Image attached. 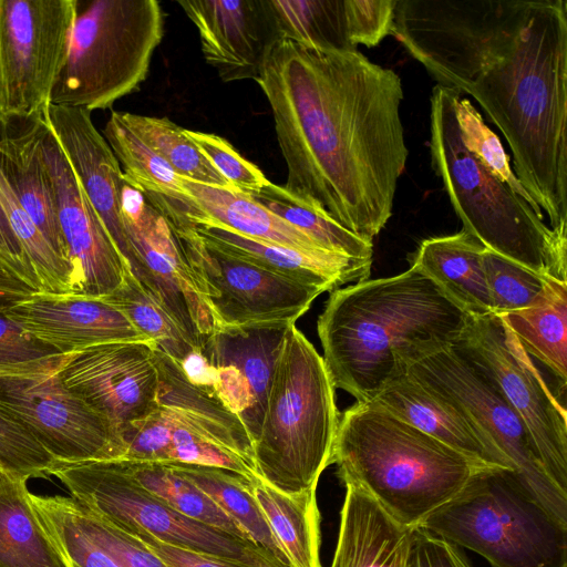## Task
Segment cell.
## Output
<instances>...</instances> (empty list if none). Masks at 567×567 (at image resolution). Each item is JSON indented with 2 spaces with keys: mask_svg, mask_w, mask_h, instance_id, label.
Returning a JSON list of instances; mask_svg holds the SVG:
<instances>
[{
  "mask_svg": "<svg viewBox=\"0 0 567 567\" xmlns=\"http://www.w3.org/2000/svg\"><path fill=\"white\" fill-rule=\"evenodd\" d=\"M156 344L114 341L64 354L58 372L65 386L117 431L157 406Z\"/></svg>",
  "mask_w": 567,
  "mask_h": 567,
  "instance_id": "2e32d148",
  "label": "cell"
},
{
  "mask_svg": "<svg viewBox=\"0 0 567 567\" xmlns=\"http://www.w3.org/2000/svg\"><path fill=\"white\" fill-rule=\"evenodd\" d=\"M331 463L344 486L365 491L412 528L492 467L371 401L357 402L341 414Z\"/></svg>",
  "mask_w": 567,
  "mask_h": 567,
  "instance_id": "277c9868",
  "label": "cell"
},
{
  "mask_svg": "<svg viewBox=\"0 0 567 567\" xmlns=\"http://www.w3.org/2000/svg\"><path fill=\"white\" fill-rule=\"evenodd\" d=\"M164 23L156 0H74L68 51L49 104L91 113L138 91Z\"/></svg>",
  "mask_w": 567,
  "mask_h": 567,
  "instance_id": "52a82bcc",
  "label": "cell"
},
{
  "mask_svg": "<svg viewBox=\"0 0 567 567\" xmlns=\"http://www.w3.org/2000/svg\"><path fill=\"white\" fill-rule=\"evenodd\" d=\"M91 113L49 104L45 117L84 194L102 220L131 274L136 259L121 212L123 172L107 142L95 128Z\"/></svg>",
  "mask_w": 567,
  "mask_h": 567,
  "instance_id": "44dd1931",
  "label": "cell"
},
{
  "mask_svg": "<svg viewBox=\"0 0 567 567\" xmlns=\"http://www.w3.org/2000/svg\"><path fill=\"white\" fill-rule=\"evenodd\" d=\"M56 461L20 425L0 411V468L16 477H49Z\"/></svg>",
  "mask_w": 567,
  "mask_h": 567,
  "instance_id": "7bdbcfd3",
  "label": "cell"
},
{
  "mask_svg": "<svg viewBox=\"0 0 567 567\" xmlns=\"http://www.w3.org/2000/svg\"><path fill=\"white\" fill-rule=\"evenodd\" d=\"M419 527L481 555L491 567H567V523L511 470L482 471Z\"/></svg>",
  "mask_w": 567,
  "mask_h": 567,
  "instance_id": "ba28073f",
  "label": "cell"
},
{
  "mask_svg": "<svg viewBox=\"0 0 567 567\" xmlns=\"http://www.w3.org/2000/svg\"><path fill=\"white\" fill-rule=\"evenodd\" d=\"M182 187L195 208L187 219L190 225L212 224L261 241L300 250H323L309 236L266 209L250 195L183 177Z\"/></svg>",
  "mask_w": 567,
  "mask_h": 567,
  "instance_id": "4316f807",
  "label": "cell"
},
{
  "mask_svg": "<svg viewBox=\"0 0 567 567\" xmlns=\"http://www.w3.org/2000/svg\"><path fill=\"white\" fill-rule=\"evenodd\" d=\"M268 322L216 327L197 349L208 370V392L241 421L257 440L276 364L289 328Z\"/></svg>",
  "mask_w": 567,
  "mask_h": 567,
  "instance_id": "e0dca14e",
  "label": "cell"
},
{
  "mask_svg": "<svg viewBox=\"0 0 567 567\" xmlns=\"http://www.w3.org/2000/svg\"><path fill=\"white\" fill-rule=\"evenodd\" d=\"M73 21L74 0H0V113L45 112Z\"/></svg>",
  "mask_w": 567,
  "mask_h": 567,
  "instance_id": "5bb4252c",
  "label": "cell"
},
{
  "mask_svg": "<svg viewBox=\"0 0 567 567\" xmlns=\"http://www.w3.org/2000/svg\"><path fill=\"white\" fill-rule=\"evenodd\" d=\"M45 121V112L0 113V174L54 250L70 262L58 220L53 185L41 150Z\"/></svg>",
  "mask_w": 567,
  "mask_h": 567,
  "instance_id": "7402d4cb",
  "label": "cell"
},
{
  "mask_svg": "<svg viewBox=\"0 0 567 567\" xmlns=\"http://www.w3.org/2000/svg\"><path fill=\"white\" fill-rule=\"evenodd\" d=\"M192 227L199 237L223 251L322 292L333 291L350 281L369 279L371 271L372 260L323 250L295 249L212 224Z\"/></svg>",
  "mask_w": 567,
  "mask_h": 567,
  "instance_id": "603a6c76",
  "label": "cell"
},
{
  "mask_svg": "<svg viewBox=\"0 0 567 567\" xmlns=\"http://www.w3.org/2000/svg\"><path fill=\"white\" fill-rule=\"evenodd\" d=\"M27 478H0V567H65L29 501Z\"/></svg>",
  "mask_w": 567,
  "mask_h": 567,
  "instance_id": "f546056e",
  "label": "cell"
},
{
  "mask_svg": "<svg viewBox=\"0 0 567 567\" xmlns=\"http://www.w3.org/2000/svg\"><path fill=\"white\" fill-rule=\"evenodd\" d=\"M266 209L309 236L321 249L372 260L373 244L296 199L282 185L267 184L251 196Z\"/></svg>",
  "mask_w": 567,
  "mask_h": 567,
  "instance_id": "d590c367",
  "label": "cell"
},
{
  "mask_svg": "<svg viewBox=\"0 0 567 567\" xmlns=\"http://www.w3.org/2000/svg\"><path fill=\"white\" fill-rule=\"evenodd\" d=\"M457 344L494 380L527 429L550 481L567 493V413L501 316L468 315Z\"/></svg>",
  "mask_w": 567,
  "mask_h": 567,
  "instance_id": "7c38bea8",
  "label": "cell"
},
{
  "mask_svg": "<svg viewBox=\"0 0 567 567\" xmlns=\"http://www.w3.org/2000/svg\"><path fill=\"white\" fill-rule=\"evenodd\" d=\"M3 308L0 307V373L22 369L61 354L10 320L3 313Z\"/></svg>",
  "mask_w": 567,
  "mask_h": 567,
  "instance_id": "bcb514c9",
  "label": "cell"
},
{
  "mask_svg": "<svg viewBox=\"0 0 567 567\" xmlns=\"http://www.w3.org/2000/svg\"><path fill=\"white\" fill-rule=\"evenodd\" d=\"M122 121L181 177L234 188L189 140L185 128L168 117L118 111Z\"/></svg>",
  "mask_w": 567,
  "mask_h": 567,
  "instance_id": "e575fe53",
  "label": "cell"
},
{
  "mask_svg": "<svg viewBox=\"0 0 567 567\" xmlns=\"http://www.w3.org/2000/svg\"><path fill=\"white\" fill-rule=\"evenodd\" d=\"M121 460L143 488L175 511L198 522L250 539L205 492L167 463Z\"/></svg>",
  "mask_w": 567,
  "mask_h": 567,
  "instance_id": "836d02e7",
  "label": "cell"
},
{
  "mask_svg": "<svg viewBox=\"0 0 567 567\" xmlns=\"http://www.w3.org/2000/svg\"><path fill=\"white\" fill-rule=\"evenodd\" d=\"M2 472H3V471L0 468V478H1V474H2Z\"/></svg>",
  "mask_w": 567,
  "mask_h": 567,
  "instance_id": "816d5d0a",
  "label": "cell"
},
{
  "mask_svg": "<svg viewBox=\"0 0 567 567\" xmlns=\"http://www.w3.org/2000/svg\"><path fill=\"white\" fill-rule=\"evenodd\" d=\"M3 313L61 354L106 342L151 340L100 298L40 291L4 307Z\"/></svg>",
  "mask_w": 567,
  "mask_h": 567,
  "instance_id": "ffe728a7",
  "label": "cell"
},
{
  "mask_svg": "<svg viewBox=\"0 0 567 567\" xmlns=\"http://www.w3.org/2000/svg\"><path fill=\"white\" fill-rule=\"evenodd\" d=\"M391 34L439 85L478 102L567 236V1L396 0Z\"/></svg>",
  "mask_w": 567,
  "mask_h": 567,
  "instance_id": "6da1fadb",
  "label": "cell"
},
{
  "mask_svg": "<svg viewBox=\"0 0 567 567\" xmlns=\"http://www.w3.org/2000/svg\"><path fill=\"white\" fill-rule=\"evenodd\" d=\"M405 567H472L455 544L422 528L414 527Z\"/></svg>",
  "mask_w": 567,
  "mask_h": 567,
  "instance_id": "7dc6e473",
  "label": "cell"
},
{
  "mask_svg": "<svg viewBox=\"0 0 567 567\" xmlns=\"http://www.w3.org/2000/svg\"><path fill=\"white\" fill-rule=\"evenodd\" d=\"M501 317L525 352L539 360L566 388L567 282L555 281L537 303Z\"/></svg>",
  "mask_w": 567,
  "mask_h": 567,
  "instance_id": "4dcf8cb0",
  "label": "cell"
},
{
  "mask_svg": "<svg viewBox=\"0 0 567 567\" xmlns=\"http://www.w3.org/2000/svg\"><path fill=\"white\" fill-rule=\"evenodd\" d=\"M205 492L264 550L291 567L262 511L246 486V476L207 465L165 462Z\"/></svg>",
  "mask_w": 567,
  "mask_h": 567,
  "instance_id": "1f68e13d",
  "label": "cell"
},
{
  "mask_svg": "<svg viewBox=\"0 0 567 567\" xmlns=\"http://www.w3.org/2000/svg\"><path fill=\"white\" fill-rule=\"evenodd\" d=\"M0 193L11 228L42 292L73 295V267L54 250L39 227L20 206L1 174Z\"/></svg>",
  "mask_w": 567,
  "mask_h": 567,
  "instance_id": "74e56055",
  "label": "cell"
},
{
  "mask_svg": "<svg viewBox=\"0 0 567 567\" xmlns=\"http://www.w3.org/2000/svg\"><path fill=\"white\" fill-rule=\"evenodd\" d=\"M0 252L13 262L21 270L27 272L33 280H37L32 270L30 269L22 248L17 239L0 193ZM39 285V282H38ZM40 286V285H39ZM41 288V287H40ZM42 291V290H41Z\"/></svg>",
  "mask_w": 567,
  "mask_h": 567,
  "instance_id": "f907efd6",
  "label": "cell"
},
{
  "mask_svg": "<svg viewBox=\"0 0 567 567\" xmlns=\"http://www.w3.org/2000/svg\"><path fill=\"white\" fill-rule=\"evenodd\" d=\"M51 475L81 506L128 535L146 533L165 544L245 567H285L252 540L175 511L143 488L121 458L58 462Z\"/></svg>",
  "mask_w": 567,
  "mask_h": 567,
  "instance_id": "9c48e42d",
  "label": "cell"
},
{
  "mask_svg": "<svg viewBox=\"0 0 567 567\" xmlns=\"http://www.w3.org/2000/svg\"><path fill=\"white\" fill-rule=\"evenodd\" d=\"M468 313L411 266L331 291L318 318L323 362L334 389L373 400L417 357L453 343Z\"/></svg>",
  "mask_w": 567,
  "mask_h": 567,
  "instance_id": "3957f363",
  "label": "cell"
},
{
  "mask_svg": "<svg viewBox=\"0 0 567 567\" xmlns=\"http://www.w3.org/2000/svg\"><path fill=\"white\" fill-rule=\"evenodd\" d=\"M460 92L436 84L431 95V157L463 230L488 250L567 282V237L543 212L495 176L463 143L455 115Z\"/></svg>",
  "mask_w": 567,
  "mask_h": 567,
  "instance_id": "5b68a950",
  "label": "cell"
},
{
  "mask_svg": "<svg viewBox=\"0 0 567 567\" xmlns=\"http://www.w3.org/2000/svg\"><path fill=\"white\" fill-rule=\"evenodd\" d=\"M103 137L126 182L159 213L184 219L193 214L194 205L182 187V177L122 121L118 111H112Z\"/></svg>",
  "mask_w": 567,
  "mask_h": 567,
  "instance_id": "83f0119b",
  "label": "cell"
},
{
  "mask_svg": "<svg viewBox=\"0 0 567 567\" xmlns=\"http://www.w3.org/2000/svg\"><path fill=\"white\" fill-rule=\"evenodd\" d=\"M344 487L330 567H405L413 528L396 520L365 491Z\"/></svg>",
  "mask_w": 567,
  "mask_h": 567,
  "instance_id": "d4e9b609",
  "label": "cell"
},
{
  "mask_svg": "<svg viewBox=\"0 0 567 567\" xmlns=\"http://www.w3.org/2000/svg\"><path fill=\"white\" fill-rule=\"evenodd\" d=\"M246 486L262 511L291 567H321L320 523L317 488L286 494L258 476Z\"/></svg>",
  "mask_w": 567,
  "mask_h": 567,
  "instance_id": "f1b7e54d",
  "label": "cell"
},
{
  "mask_svg": "<svg viewBox=\"0 0 567 567\" xmlns=\"http://www.w3.org/2000/svg\"><path fill=\"white\" fill-rule=\"evenodd\" d=\"M100 299L122 311L140 332L178 363L195 350L179 326L159 302L144 290L130 269L122 284Z\"/></svg>",
  "mask_w": 567,
  "mask_h": 567,
  "instance_id": "8d00e7d4",
  "label": "cell"
},
{
  "mask_svg": "<svg viewBox=\"0 0 567 567\" xmlns=\"http://www.w3.org/2000/svg\"><path fill=\"white\" fill-rule=\"evenodd\" d=\"M296 199L372 243L392 216L405 169L402 82L355 50L282 40L256 80Z\"/></svg>",
  "mask_w": 567,
  "mask_h": 567,
  "instance_id": "7a4b0ae2",
  "label": "cell"
},
{
  "mask_svg": "<svg viewBox=\"0 0 567 567\" xmlns=\"http://www.w3.org/2000/svg\"><path fill=\"white\" fill-rule=\"evenodd\" d=\"M185 133L235 189L252 196L270 183L258 166L243 157L224 137L186 128Z\"/></svg>",
  "mask_w": 567,
  "mask_h": 567,
  "instance_id": "ee69618b",
  "label": "cell"
},
{
  "mask_svg": "<svg viewBox=\"0 0 567 567\" xmlns=\"http://www.w3.org/2000/svg\"><path fill=\"white\" fill-rule=\"evenodd\" d=\"M41 150L54 195L58 220L74 271V293L102 298L123 281L128 266L84 194L48 120Z\"/></svg>",
  "mask_w": 567,
  "mask_h": 567,
  "instance_id": "ac0fdd59",
  "label": "cell"
},
{
  "mask_svg": "<svg viewBox=\"0 0 567 567\" xmlns=\"http://www.w3.org/2000/svg\"><path fill=\"white\" fill-rule=\"evenodd\" d=\"M455 115L464 145L502 182L540 210L516 178L498 136L484 123L471 101L458 97ZM542 212V210H540Z\"/></svg>",
  "mask_w": 567,
  "mask_h": 567,
  "instance_id": "60d3db41",
  "label": "cell"
},
{
  "mask_svg": "<svg viewBox=\"0 0 567 567\" xmlns=\"http://www.w3.org/2000/svg\"><path fill=\"white\" fill-rule=\"evenodd\" d=\"M63 355L0 373V411L59 463L121 458L114 426L61 380Z\"/></svg>",
  "mask_w": 567,
  "mask_h": 567,
  "instance_id": "8fae6325",
  "label": "cell"
},
{
  "mask_svg": "<svg viewBox=\"0 0 567 567\" xmlns=\"http://www.w3.org/2000/svg\"><path fill=\"white\" fill-rule=\"evenodd\" d=\"M371 402L478 463L514 472L511 462L455 405L406 372L391 381Z\"/></svg>",
  "mask_w": 567,
  "mask_h": 567,
  "instance_id": "cb8c5ba5",
  "label": "cell"
},
{
  "mask_svg": "<svg viewBox=\"0 0 567 567\" xmlns=\"http://www.w3.org/2000/svg\"><path fill=\"white\" fill-rule=\"evenodd\" d=\"M404 371L455 405L511 462L529 494L567 523V493L547 476L526 426L494 380L456 340L410 361Z\"/></svg>",
  "mask_w": 567,
  "mask_h": 567,
  "instance_id": "30bf717a",
  "label": "cell"
},
{
  "mask_svg": "<svg viewBox=\"0 0 567 567\" xmlns=\"http://www.w3.org/2000/svg\"><path fill=\"white\" fill-rule=\"evenodd\" d=\"M348 3L354 47H375L391 33L396 0H348Z\"/></svg>",
  "mask_w": 567,
  "mask_h": 567,
  "instance_id": "f6af8a7d",
  "label": "cell"
},
{
  "mask_svg": "<svg viewBox=\"0 0 567 567\" xmlns=\"http://www.w3.org/2000/svg\"><path fill=\"white\" fill-rule=\"evenodd\" d=\"M483 262L492 311L498 316L537 303L557 281L488 249Z\"/></svg>",
  "mask_w": 567,
  "mask_h": 567,
  "instance_id": "ab89813d",
  "label": "cell"
},
{
  "mask_svg": "<svg viewBox=\"0 0 567 567\" xmlns=\"http://www.w3.org/2000/svg\"><path fill=\"white\" fill-rule=\"evenodd\" d=\"M487 248L465 230L423 240L412 265L471 316L493 313L483 257Z\"/></svg>",
  "mask_w": 567,
  "mask_h": 567,
  "instance_id": "484cf974",
  "label": "cell"
},
{
  "mask_svg": "<svg viewBox=\"0 0 567 567\" xmlns=\"http://www.w3.org/2000/svg\"><path fill=\"white\" fill-rule=\"evenodd\" d=\"M207 64L225 82L257 80L282 41L270 0H179Z\"/></svg>",
  "mask_w": 567,
  "mask_h": 567,
  "instance_id": "d6986e66",
  "label": "cell"
},
{
  "mask_svg": "<svg viewBox=\"0 0 567 567\" xmlns=\"http://www.w3.org/2000/svg\"><path fill=\"white\" fill-rule=\"evenodd\" d=\"M168 223L216 327L296 323L322 293L223 251L185 220Z\"/></svg>",
  "mask_w": 567,
  "mask_h": 567,
  "instance_id": "4fadbf2b",
  "label": "cell"
},
{
  "mask_svg": "<svg viewBox=\"0 0 567 567\" xmlns=\"http://www.w3.org/2000/svg\"><path fill=\"white\" fill-rule=\"evenodd\" d=\"M284 40L316 50H355L348 0H270Z\"/></svg>",
  "mask_w": 567,
  "mask_h": 567,
  "instance_id": "d6a6232c",
  "label": "cell"
},
{
  "mask_svg": "<svg viewBox=\"0 0 567 567\" xmlns=\"http://www.w3.org/2000/svg\"><path fill=\"white\" fill-rule=\"evenodd\" d=\"M29 501L65 567H120L109 553L80 528L68 507L66 497L29 492Z\"/></svg>",
  "mask_w": 567,
  "mask_h": 567,
  "instance_id": "f35d334b",
  "label": "cell"
},
{
  "mask_svg": "<svg viewBox=\"0 0 567 567\" xmlns=\"http://www.w3.org/2000/svg\"><path fill=\"white\" fill-rule=\"evenodd\" d=\"M40 291L35 280L0 252V307Z\"/></svg>",
  "mask_w": 567,
  "mask_h": 567,
  "instance_id": "681fc988",
  "label": "cell"
},
{
  "mask_svg": "<svg viewBox=\"0 0 567 567\" xmlns=\"http://www.w3.org/2000/svg\"><path fill=\"white\" fill-rule=\"evenodd\" d=\"M334 390L322 357L292 324L254 443L256 474L266 484L286 494L317 488L332 464L340 419Z\"/></svg>",
  "mask_w": 567,
  "mask_h": 567,
  "instance_id": "8992f818",
  "label": "cell"
},
{
  "mask_svg": "<svg viewBox=\"0 0 567 567\" xmlns=\"http://www.w3.org/2000/svg\"><path fill=\"white\" fill-rule=\"evenodd\" d=\"M131 536L159 557L167 567H245L214 556L165 544L146 533H136Z\"/></svg>",
  "mask_w": 567,
  "mask_h": 567,
  "instance_id": "c3c4849f",
  "label": "cell"
},
{
  "mask_svg": "<svg viewBox=\"0 0 567 567\" xmlns=\"http://www.w3.org/2000/svg\"><path fill=\"white\" fill-rule=\"evenodd\" d=\"M121 212L136 259L132 275L198 349L216 323L198 295L168 220L125 178Z\"/></svg>",
  "mask_w": 567,
  "mask_h": 567,
  "instance_id": "9a60e30c",
  "label": "cell"
},
{
  "mask_svg": "<svg viewBox=\"0 0 567 567\" xmlns=\"http://www.w3.org/2000/svg\"><path fill=\"white\" fill-rule=\"evenodd\" d=\"M66 504L80 528L109 553L120 567H167L136 538L92 514L72 497H66Z\"/></svg>",
  "mask_w": 567,
  "mask_h": 567,
  "instance_id": "b9f144b4",
  "label": "cell"
}]
</instances>
